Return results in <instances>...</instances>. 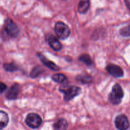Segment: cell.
Segmentation results:
<instances>
[{
    "instance_id": "7c38bea8",
    "label": "cell",
    "mask_w": 130,
    "mask_h": 130,
    "mask_svg": "<svg viewBox=\"0 0 130 130\" xmlns=\"http://www.w3.org/2000/svg\"><path fill=\"white\" fill-rule=\"evenodd\" d=\"M90 0H80L78 5V11L81 14L87 12L90 8Z\"/></svg>"
},
{
    "instance_id": "3957f363",
    "label": "cell",
    "mask_w": 130,
    "mask_h": 130,
    "mask_svg": "<svg viewBox=\"0 0 130 130\" xmlns=\"http://www.w3.org/2000/svg\"><path fill=\"white\" fill-rule=\"evenodd\" d=\"M55 32L60 39L65 40L69 36L71 30L68 25L63 22H57L55 25Z\"/></svg>"
},
{
    "instance_id": "4fadbf2b",
    "label": "cell",
    "mask_w": 130,
    "mask_h": 130,
    "mask_svg": "<svg viewBox=\"0 0 130 130\" xmlns=\"http://www.w3.org/2000/svg\"><path fill=\"white\" fill-rule=\"evenodd\" d=\"M9 118L8 114L3 111L0 110V129H2L7 126Z\"/></svg>"
},
{
    "instance_id": "9c48e42d",
    "label": "cell",
    "mask_w": 130,
    "mask_h": 130,
    "mask_svg": "<svg viewBox=\"0 0 130 130\" xmlns=\"http://www.w3.org/2000/svg\"><path fill=\"white\" fill-rule=\"evenodd\" d=\"M48 42L50 46L53 50L55 51H59L62 49V45L60 42L57 40L55 36L50 35L48 38Z\"/></svg>"
},
{
    "instance_id": "2e32d148",
    "label": "cell",
    "mask_w": 130,
    "mask_h": 130,
    "mask_svg": "<svg viewBox=\"0 0 130 130\" xmlns=\"http://www.w3.org/2000/svg\"><path fill=\"white\" fill-rule=\"evenodd\" d=\"M77 79L83 84H89L92 81V78L89 75H79Z\"/></svg>"
},
{
    "instance_id": "5bb4252c",
    "label": "cell",
    "mask_w": 130,
    "mask_h": 130,
    "mask_svg": "<svg viewBox=\"0 0 130 130\" xmlns=\"http://www.w3.org/2000/svg\"><path fill=\"white\" fill-rule=\"evenodd\" d=\"M52 79L53 81L57 83H60V84L65 83L67 80V77L63 74H55L52 76Z\"/></svg>"
},
{
    "instance_id": "6da1fadb",
    "label": "cell",
    "mask_w": 130,
    "mask_h": 130,
    "mask_svg": "<svg viewBox=\"0 0 130 130\" xmlns=\"http://www.w3.org/2000/svg\"><path fill=\"white\" fill-rule=\"evenodd\" d=\"M124 96V92L120 85L116 84L113 86L111 93L109 95V100L114 105H119Z\"/></svg>"
},
{
    "instance_id": "ffe728a7",
    "label": "cell",
    "mask_w": 130,
    "mask_h": 130,
    "mask_svg": "<svg viewBox=\"0 0 130 130\" xmlns=\"http://www.w3.org/2000/svg\"><path fill=\"white\" fill-rule=\"evenodd\" d=\"M6 88H7V87H6V84H4L3 82H0V94L3 93V92L6 90Z\"/></svg>"
},
{
    "instance_id": "277c9868",
    "label": "cell",
    "mask_w": 130,
    "mask_h": 130,
    "mask_svg": "<svg viewBox=\"0 0 130 130\" xmlns=\"http://www.w3.org/2000/svg\"><path fill=\"white\" fill-rule=\"evenodd\" d=\"M5 31L10 37L15 38L19 34V29L17 25L11 19H7L5 22Z\"/></svg>"
},
{
    "instance_id": "5b68a950",
    "label": "cell",
    "mask_w": 130,
    "mask_h": 130,
    "mask_svg": "<svg viewBox=\"0 0 130 130\" xmlns=\"http://www.w3.org/2000/svg\"><path fill=\"white\" fill-rule=\"evenodd\" d=\"M25 123L31 128L36 129L41 126L42 123V119L40 116L37 113H30L26 117Z\"/></svg>"
},
{
    "instance_id": "e0dca14e",
    "label": "cell",
    "mask_w": 130,
    "mask_h": 130,
    "mask_svg": "<svg viewBox=\"0 0 130 130\" xmlns=\"http://www.w3.org/2000/svg\"><path fill=\"white\" fill-rule=\"evenodd\" d=\"M3 67L7 71L13 72L18 70V66L14 63H5L4 64Z\"/></svg>"
},
{
    "instance_id": "7a4b0ae2",
    "label": "cell",
    "mask_w": 130,
    "mask_h": 130,
    "mask_svg": "<svg viewBox=\"0 0 130 130\" xmlns=\"http://www.w3.org/2000/svg\"><path fill=\"white\" fill-rule=\"evenodd\" d=\"M60 91L63 93V99L66 101H69L80 94L81 89L75 85L63 86L59 88Z\"/></svg>"
},
{
    "instance_id": "9a60e30c",
    "label": "cell",
    "mask_w": 130,
    "mask_h": 130,
    "mask_svg": "<svg viewBox=\"0 0 130 130\" xmlns=\"http://www.w3.org/2000/svg\"><path fill=\"white\" fill-rule=\"evenodd\" d=\"M79 60L81 62H83L87 66H91L93 64V61L90 56L88 54H83L79 57Z\"/></svg>"
},
{
    "instance_id": "52a82bcc",
    "label": "cell",
    "mask_w": 130,
    "mask_h": 130,
    "mask_svg": "<svg viewBox=\"0 0 130 130\" xmlns=\"http://www.w3.org/2000/svg\"><path fill=\"white\" fill-rule=\"evenodd\" d=\"M106 69L108 73L114 77H121L124 74L123 70L118 65L110 64L107 66Z\"/></svg>"
},
{
    "instance_id": "ba28073f",
    "label": "cell",
    "mask_w": 130,
    "mask_h": 130,
    "mask_svg": "<svg viewBox=\"0 0 130 130\" xmlns=\"http://www.w3.org/2000/svg\"><path fill=\"white\" fill-rule=\"evenodd\" d=\"M20 92V86L19 84H15L11 85V87L9 89L8 92L6 94V97L8 99L10 100H13L17 98L18 95Z\"/></svg>"
},
{
    "instance_id": "44dd1931",
    "label": "cell",
    "mask_w": 130,
    "mask_h": 130,
    "mask_svg": "<svg viewBox=\"0 0 130 130\" xmlns=\"http://www.w3.org/2000/svg\"><path fill=\"white\" fill-rule=\"evenodd\" d=\"M125 3L127 8L129 9V10L130 11V0H125Z\"/></svg>"
},
{
    "instance_id": "ac0fdd59",
    "label": "cell",
    "mask_w": 130,
    "mask_h": 130,
    "mask_svg": "<svg viewBox=\"0 0 130 130\" xmlns=\"http://www.w3.org/2000/svg\"><path fill=\"white\" fill-rule=\"evenodd\" d=\"M43 72V70L40 67V66H36V67H34V68H33V70H32L31 73H30V76H32V78L37 77V76H39V75H41Z\"/></svg>"
},
{
    "instance_id": "d6986e66",
    "label": "cell",
    "mask_w": 130,
    "mask_h": 130,
    "mask_svg": "<svg viewBox=\"0 0 130 130\" xmlns=\"http://www.w3.org/2000/svg\"><path fill=\"white\" fill-rule=\"evenodd\" d=\"M119 33L122 36L129 37L130 36V25L124 27L119 31Z\"/></svg>"
},
{
    "instance_id": "8992f818",
    "label": "cell",
    "mask_w": 130,
    "mask_h": 130,
    "mask_svg": "<svg viewBox=\"0 0 130 130\" xmlns=\"http://www.w3.org/2000/svg\"><path fill=\"white\" fill-rule=\"evenodd\" d=\"M115 125L119 130H127L129 127V122L126 116L119 115L115 119Z\"/></svg>"
},
{
    "instance_id": "30bf717a",
    "label": "cell",
    "mask_w": 130,
    "mask_h": 130,
    "mask_svg": "<svg viewBox=\"0 0 130 130\" xmlns=\"http://www.w3.org/2000/svg\"><path fill=\"white\" fill-rule=\"evenodd\" d=\"M38 57H39V59H40L41 62H43V64L44 66H46L48 68L52 70L53 71H58L60 69V68L55 63L48 60L44 56H43L41 54H38Z\"/></svg>"
},
{
    "instance_id": "8fae6325",
    "label": "cell",
    "mask_w": 130,
    "mask_h": 130,
    "mask_svg": "<svg viewBox=\"0 0 130 130\" xmlns=\"http://www.w3.org/2000/svg\"><path fill=\"white\" fill-rule=\"evenodd\" d=\"M68 124L64 119H59L53 124V128L55 130H67Z\"/></svg>"
}]
</instances>
